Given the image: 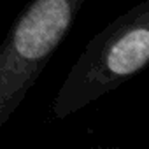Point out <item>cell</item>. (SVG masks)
Here are the masks:
<instances>
[{
  "label": "cell",
  "instance_id": "cell-2",
  "mask_svg": "<svg viewBox=\"0 0 149 149\" xmlns=\"http://www.w3.org/2000/svg\"><path fill=\"white\" fill-rule=\"evenodd\" d=\"M149 58V32L146 28H135L118 39L109 54L107 68L114 76H130L140 70Z\"/></svg>",
  "mask_w": 149,
  "mask_h": 149
},
{
  "label": "cell",
  "instance_id": "cell-1",
  "mask_svg": "<svg viewBox=\"0 0 149 149\" xmlns=\"http://www.w3.org/2000/svg\"><path fill=\"white\" fill-rule=\"evenodd\" d=\"M72 18L70 0H37L14 30L9 65L0 67V102L23 86L33 70L65 35Z\"/></svg>",
  "mask_w": 149,
  "mask_h": 149
}]
</instances>
